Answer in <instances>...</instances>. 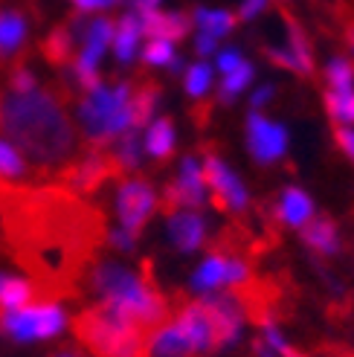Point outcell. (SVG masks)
<instances>
[{"mask_svg": "<svg viewBox=\"0 0 354 357\" xmlns=\"http://www.w3.org/2000/svg\"><path fill=\"white\" fill-rule=\"evenodd\" d=\"M0 131L35 166V174L59 177L76 160L79 134L64 105L49 91L12 93L0 87Z\"/></svg>", "mask_w": 354, "mask_h": 357, "instance_id": "cell-1", "label": "cell"}, {"mask_svg": "<svg viewBox=\"0 0 354 357\" xmlns=\"http://www.w3.org/2000/svg\"><path fill=\"white\" fill-rule=\"evenodd\" d=\"M84 291H91L99 305H105L122 319H131V323L143 326L151 334L174 311L171 299L157 288L151 261H143L139 271H131V267L119 261L96 259L84 276Z\"/></svg>", "mask_w": 354, "mask_h": 357, "instance_id": "cell-2", "label": "cell"}, {"mask_svg": "<svg viewBox=\"0 0 354 357\" xmlns=\"http://www.w3.org/2000/svg\"><path fill=\"white\" fill-rule=\"evenodd\" d=\"M131 96L134 84L119 82V84H99L96 91L84 93L79 99V122L82 134L91 142V149H108L116 142L128 128H134V114H131Z\"/></svg>", "mask_w": 354, "mask_h": 357, "instance_id": "cell-3", "label": "cell"}, {"mask_svg": "<svg viewBox=\"0 0 354 357\" xmlns=\"http://www.w3.org/2000/svg\"><path fill=\"white\" fill-rule=\"evenodd\" d=\"M64 326L67 317L59 308V302H32L17 311H0V334L17 343L47 340V337H56Z\"/></svg>", "mask_w": 354, "mask_h": 357, "instance_id": "cell-4", "label": "cell"}, {"mask_svg": "<svg viewBox=\"0 0 354 357\" xmlns=\"http://www.w3.org/2000/svg\"><path fill=\"white\" fill-rule=\"evenodd\" d=\"M157 209V192L151 189L148 181L143 177H128V181H119L116 189V218L119 227L125 229L128 236L139 238L146 221L151 218V212Z\"/></svg>", "mask_w": 354, "mask_h": 357, "instance_id": "cell-5", "label": "cell"}, {"mask_svg": "<svg viewBox=\"0 0 354 357\" xmlns=\"http://www.w3.org/2000/svg\"><path fill=\"white\" fill-rule=\"evenodd\" d=\"M247 282H250V267H247L244 259L212 250V256L192 276V288L198 294H209L218 288H244Z\"/></svg>", "mask_w": 354, "mask_h": 357, "instance_id": "cell-6", "label": "cell"}, {"mask_svg": "<svg viewBox=\"0 0 354 357\" xmlns=\"http://www.w3.org/2000/svg\"><path fill=\"white\" fill-rule=\"evenodd\" d=\"M203 181H206V189L212 195V206L221 209V212H244L247 204H250L244 183L215 154L203 157Z\"/></svg>", "mask_w": 354, "mask_h": 357, "instance_id": "cell-7", "label": "cell"}, {"mask_svg": "<svg viewBox=\"0 0 354 357\" xmlns=\"http://www.w3.org/2000/svg\"><path fill=\"white\" fill-rule=\"evenodd\" d=\"M206 204V181H203V166L194 163V157H183L180 174L177 181L166 186L160 209L166 212V218L183 209H198Z\"/></svg>", "mask_w": 354, "mask_h": 357, "instance_id": "cell-8", "label": "cell"}, {"mask_svg": "<svg viewBox=\"0 0 354 357\" xmlns=\"http://www.w3.org/2000/svg\"><path fill=\"white\" fill-rule=\"evenodd\" d=\"M209 323H212V337H215V351H224L233 346L241 337V319H244V308L236 294H209L201 296Z\"/></svg>", "mask_w": 354, "mask_h": 357, "instance_id": "cell-9", "label": "cell"}, {"mask_svg": "<svg viewBox=\"0 0 354 357\" xmlns=\"http://www.w3.org/2000/svg\"><path fill=\"white\" fill-rule=\"evenodd\" d=\"M247 146H250V154L256 157V163L270 166V163H276V160L285 157L288 131L282 128L279 122L253 111L250 116H247Z\"/></svg>", "mask_w": 354, "mask_h": 357, "instance_id": "cell-10", "label": "cell"}, {"mask_svg": "<svg viewBox=\"0 0 354 357\" xmlns=\"http://www.w3.org/2000/svg\"><path fill=\"white\" fill-rule=\"evenodd\" d=\"M26 35H29V24L26 15L15 6L0 9V67H12L21 59V52L26 47Z\"/></svg>", "mask_w": 354, "mask_h": 357, "instance_id": "cell-11", "label": "cell"}, {"mask_svg": "<svg viewBox=\"0 0 354 357\" xmlns=\"http://www.w3.org/2000/svg\"><path fill=\"white\" fill-rule=\"evenodd\" d=\"M288 32H291V38H288V44L282 47V50H268V56H270V61H276L279 67H288V70H293V73H311L314 70V56H311V44H308V38H305V32L299 29L293 21H288Z\"/></svg>", "mask_w": 354, "mask_h": 357, "instance_id": "cell-12", "label": "cell"}, {"mask_svg": "<svg viewBox=\"0 0 354 357\" xmlns=\"http://www.w3.org/2000/svg\"><path fill=\"white\" fill-rule=\"evenodd\" d=\"M169 238L180 253H194L206 241V218L194 209L169 215Z\"/></svg>", "mask_w": 354, "mask_h": 357, "instance_id": "cell-13", "label": "cell"}, {"mask_svg": "<svg viewBox=\"0 0 354 357\" xmlns=\"http://www.w3.org/2000/svg\"><path fill=\"white\" fill-rule=\"evenodd\" d=\"M139 24H143V35L148 38H166V41H180L189 35L192 26V17L183 12H146L139 15Z\"/></svg>", "mask_w": 354, "mask_h": 357, "instance_id": "cell-14", "label": "cell"}, {"mask_svg": "<svg viewBox=\"0 0 354 357\" xmlns=\"http://www.w3.org/2000/svg\"><path fill=\"white\" fill-rule=\"evenodd\" d=\"M139 38H143V24H139V15L137 12L122 15L116 29H114V56H116L119 64L134 61Z\"/></svg>", "mask_w": 354, "mask_h": 357, "instance_id": "cell-15", "label": "cell"}, {"mask_svg": "<svg viewBox=\"0 0 354 357\" xmlns=\"http://www.w3.org/2000/svg\"><path fill=\"white\" fill-rule=\"evenodd\" d=\"M311 215H314V204H311V198H308L302 189L291 186V189L282 192L279 206H276V218H279L282 224L302 229V227L311 221Z\"/></svg>", "mask_w": 354, "mask_h": 357, "instance_id": "cell-16", "label": "cell"}, {"mask_svg": "<svg viewBox=\"0 0 354 357\" xmlns=\"http://www.w3.org/2000/svg\"><path fill=\"white\" fill-rule=\"evenodd\" d=\"M35 299H38V294H35V284L29 279L9 276V273L0 276V311L26 308Z\"/></svg>", "mask_w": 354, "mask_h": 357, "instance_id": "cell-17", "label": "cell"}, {"mask_svg": "<svg viewBox=\"0 0 354 357\" xmlns=\"http://www.w3.org/2000/svg\"><path fill=\"white\" fill-rule=\"evenodd\" d=\"M302 241L316 250L320 256H334L340 250V236H337V227L325 218H311L302 227Z\"/></svg>", "mask_w": 354, "mask_h": 357, "instance_id": "cell-18", "label": "cell"}, {"mask_svg": "<svg viewBox=\"0 0 354 357\" xmlns=\"http://www.w3.org/2000/svg\"><path fill=\"white\" fill-rule=\"evenodd\" d=\"M143 142H146V151L157 160V163H166V160L171 157V151H174V125H171V119L151 122Z\"/></svg>", "mask_w": 354, "mask_h": 357, "instance_id": "cell-19", "label": "cell"}, {"mask_svg": "<svg viewBox=\"0 0 354 357\" xmlns=\"http://www.w3.org/2000/svg\"><path fill=\"white\" fill-rule=\"evenodd\" d=\"M143 151H146V142L139 139V128H128L125 134H122L116 142H114V160H116V166L122 169V174L125 172H134L139 166V160H143Z\"/></svg>", "mask_w": 354, "mask_h": 357, "instance_id": "cell-20", "label": "cell"}, {"mask_svg": "<svg viewBox=\"0 0 354 357\" xmlns=\"http://www.w3.org/2000/svg\"><path fill=\"white\" fill-rule=\"evenodd\" d=\"M192 24L198 26V32H206L212 38H224V35H229L236 29L238 17L226 9H194Z\"/></svg>", "mask_w": 354, "mask_h": 357, "instance_id": "cell-21", "label": "cell"}, {"mask_svg": "<svg viewBox=\"0 0 354 357\" xmlns=\"http://www.w3.org/2000/svg\"><path fill=\"white\" fill-rule=\"evenodd\" d=\"M160 102V87L154 82H139L134 84V96H131V114H134V128H143L157 111Z\"/></svg>", "mask_w": 354, "mask_h": 357, "instance_id": "cell-22", "label": "cell"}, {"mask_svg": "<svg viewBox=\"0 0 354 357\" xmlns=\"http://www.w3.org/2000/svg\"><path fill=\"white\" fill-rule=\"evenodd\" d=\"M29 160L17 151L9 139H0V177H6V181H26L29 177Z\"/></svg>", "mask_w": 354, "mask_h": 357, "instance_id": "cell-23", "label": "cell"}, {"mask_svg": "<svg viewBox=\"0 0 354 357\" xmlns=\"http://www.w3.org/2000/svg\"><path fill=\"white\" fill-rule=\"evenodd\" d=\"M253 76H256L253 64H250V61H241V67H236L233 73L224 76L221 91H218V99H221V102H233L236 96H241V91H247V87H250Z\"/></svg>", "mask_w": 354, "mask_h": 357, "instance_id": "cell-24", "label": "cell"}, {"mask_svg": "<svg viewBox=\"0 0 354 357\" xmlns=\"http://www.w3.org/2000/svg\"><path fill=\"white\" fill-rule=\"evenodd\" d=\"M325 108L334 122L354 125V91H328L325 93Z\"/></svg>", "mask_w": 354, "mask_h": 357, "instance_id": "cell-25", "label": "cell"}, {"mask_svg": "<svg viewBox=\"0 0 354 357\" xmlns=\"http://www.w3.org/2000/svg\"><path fill=\"white\" fill-rule=\"evenodd\" d=\"M328 91H354V64L348 59H331L325 67Z\"/></svg>", "mask_w": 354, "mask_h": 357, "instance_id": "cell-26", "label": "cell"}, {"mask_svg": "<svg viewBox=\"0 0 354 357\" xmlns=\"http://www.w3.org/2000/svg\"><path fill=\"white\" fill-rule=\"evenodd\" d=\"M143 61L148 67H171L177 61V52H174V41L166 38H151L143 50Z\"/></svg>", "mask_w": 354, "mask_h": 357, "instance_id": "cell-27", "label": "cell"}, {"mask_svg": "<svg viewBox=\"0 0 354 357\" xmlns=\"http://www.w3.org/2000/svg\"><path fill=\"white\" fill-rule=\"evenodd\" d=\"M183 84H186V93H189L192 99H201V96H206V91L212 87V67H209L206 61L192 64V67L186 70V79H183Z\"/></svg>", "mask_w": 354, "mask_h": 357, "instance_id": "cell-28", "label": "cell"}, {"mask_svg": "<svg viewBox=\"0 0 354 357\" xmlns=\"http://www.w3.org/2000/svg\"><path fill=\"white\" fill-rule=\"evenodd\" d=\"M6 91L12 93H29V91H38V79H35V73L24 64L17 61L6 70Z\"/></svg>", "mask_w": 354, "mask_h": 357, "instance_id": "cell-29", "label": "cell"}, {"mask_svg": "<svg viewBox=\"0 0 354 357\" xmlns=\"http://www.w3.org/2000/svg\"><path fill=\"white\" fill-rule=\"evenodd\" d=\"M268 3H270V0H244L238 17H241V21H253V17H259L261 12H268Z\"/></svg>", "mask_w": 354, "mask_h": 357, "instance_id": "cell-30", "label": "cell"}, {"mask_svg": "<svg viewBox=\"0 0 354 357\" xmlns=\"http://www.w3.org/2000/svg\"><path fill=\"white\" fill-rule=\"evenodd\" d=\"M241 52H236V50H224V52H218V70L226 76V73H233L236 67H241Z\"/></svg>", "mask_w": 354, "mask_h": 357, "instance_id": "cell-31", "label": "cell"}, {"mask_svg": "<svg viewBox=\"0 0 354 357\" xmlns=\"http://www.w3.org/2000/svg\"><path fill=\"white\" fill-rule=\"evenodd\" d=\"M334 139H337V146L354 160V131L346 128V125H337V128H334Z\"/></svg>", "mask_w": 354, "mask_h": 357, "instance_id": "cell-32", "label": "cell"}, {"mask_svg": "<svg viewBox=\"0 0 354 357\" xmlns=\"http://www.w3.org/2000/svg\"><path fill=\"white\" fill-rule=\"evenodd\" d=\"M215 50H218V38H212L206 32L194 35V52H198V56H212Z\"/></svg>", "mask_w": 354, "mask_h": 357, "instance_id": "cell-33", "label": "cell"}, {"mask_svg": "<svg viewBox=\"0 0 354 357\" xmlns=\"http://www.w3.org/2000/svg\"><path fill=\"white\" fill-rule=\"evenodd\" d=\"M116 3H122V0H76L79 12H99V9H111Z\"/></svg>", "mask_w": 354, "mask_h": 357, "instance_id": "cell-34", "label": "cell"}, {"mask_svg": "<svg viewBox=\"0 0 354 357\" xmlns=\"http://www.w3.org/2000/svg\"><path fill=\"white\" fill-rule=\"evenodd\" d=\"M273 93H276V87L273 84H264V87H259V91L253 93V99H250V105H253V111H259V108H264L270 99H273Z\"/></svg>", "mask_w": 354, "mask_h": 357, "instance_id": "cell-35", "label": "cell"}, {"mask_svg": "<svg viewBox=\"0 0 354 357\" xmlns=\"http://www.w3.org/2000/svg\"><path fill=\"white\" fill-rule=\"evenodd\" d=\"M163 0H131V12L137 15H146V12H154V9H160Z\"/></svg>", "mask_w": 354, "mask_h": 357, "instance_id": "cell-36", "label": "cell"}, {"mask_svg": "<svg viewBox=\"0 0 354 357\" xmlns=\"http://www.w3.org/2000/svg\"><path fill=\"white\" fill-rule=\"evenodd\" d=\"M256 357H276V354H273V349H264V346L259 343V346H256Z\"/></svg>", "mask_w": 354, "mask_h": 357, "instance_id": "cell-37", "label": "cell"}, {"mask_svg": "<svg viewBox=\"0 0 354 357\" xmlns=\"http://www.w3.org/2000/svg\"><path fill=\"white\" fill-rule=\"evenodd\" d=\"M334 354H337V357H354L351 351H343V349H337V351H334Z\"/></svg>", "mask_w": 354, "mask_h": 357, "instance_id": "cell-38", "label": "cell"}, {"mask_svg": "<svg viewBox=\"0 0 354 357\" xmlns=\"http://www.w3.org/2000/svg\"><path fill=\"white\" fill-rule=\"evenodd\" d=\"M348 44H351V50H354V26L348 29Z\"/></svg>", "mask_w": 354, "mask_h": 357, "instance_id": "cell-39", "label": "cell"}, {"mask_svg": "<svg viewBox=\"0 0 354 357\" xmlns=\"http://www.w3.org/2000/svg\"><path fill=\"white\" fill-rule=\"evenodd\" d=\"M56 357H79V354H73V351H61V354H56Z\"/></svg>", "mask_w": 354, "mask_h": 357, "instance_id": "cell-40", "label": "cell"}, {"mask_svg": "<svg viewBox=\"0 0 354 357\" xmlns=\"http://www.w3.org/2000/svg\"><path fill=\"white\" fill-rule=\"evenodd\" d=\"M73 3H76V0H73Z\"/></svg>", "mask_w": 354, "mask_h": 357, "instance_id": "cell-41", "label": "cell"}]
</instances>
